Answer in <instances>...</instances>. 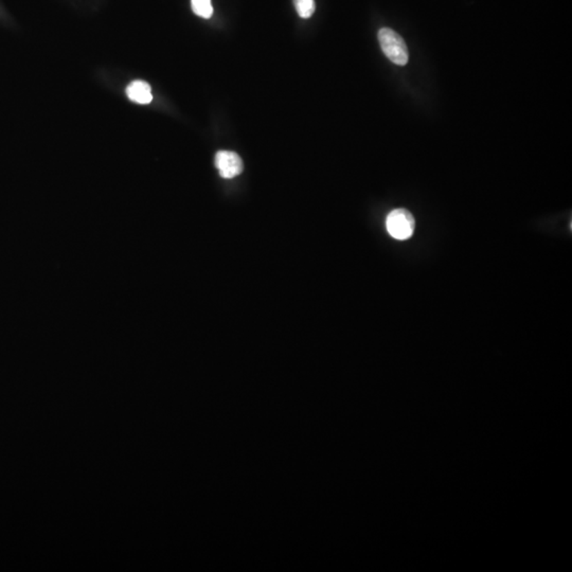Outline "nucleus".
I'll use <instances>...</instances> for the list:
<instances>
[{"instance_id":"obj_1","label":"nucleus","mask_w":572,"mask_h":572,"mask_svg":"<svg viewBox=\"0 0 572 572\" xmlns=\"http://www.w3.org/2000/svg\"><path fill=\"white\" fill-rule=\"evenodd\" d=\"M378 41H380L382 50L385 55L400 66H405L409 61V52L405 41L400 34L394 32L390 28H382L378 32Z\"/></svg>"},{"instance_id":"obj_2","label":"nucleus","mask_w":572,"mask_h":572,"mask_svg":"<svg viewBox=\"0 0 572 572\" xmlns=\"http://www.w3.org/2000/svg\"><path fill=\"white\" fill-rule=\"evenodd\" d=\"M386 225L390 236L400 241L411 238L416 229L413 216L409 211L403 208L391 211L388 216Z\"/></svg>"},{"instance_id":"obj_3","label":"nucleus","mask_w":572,"mask_h":572,"mask_svg":"<svg viewBox=\"0 0 572 572\" xmlns=\"http://www.w3.org/2000/svg\"><path fill=\"white\" fill-rule=\"evenodd\" d=\"M216 167L223 178H234L242 173L243 161L234 152L220 151L216 155Z\"/></svg>"},{"instance_id":"obj_4","label":"nucleus","mask_w":572,"mask_h":572,"mask_svg":"<svg viewBox=\"0 0 572 572\" xmlns=\"http://www.w3.org/2000/svg\"><path fill=\"white\" fill-rule=\"evenodd\" d=\"M126 94L132 101L137 104L151 103L153 100L151 86L145 81H134L126 88Z\"/></svg>"},{"instance_id":"obj_5","label":"nucleus","mask_w":572,"mask_h":572,"mask_svg":"<svg viewBox=\"0 0 572 572\" xmlns=\"http://www.w3.org/2000/svg\"><path fill=\"white\" fill-rule=\"evenodd\" d=\"M191 6L197 17L206 19L212 17L213 7L211 0H191Z\"/></svg>"},{"instance_id":"obj_6","label":"nucleus","mask_w":572,"mask_h":572,"mask_svg":"<svg viewBox=\"0 0 572 572\" xmlns=\"http://www.w3.org/2000/svg\"><path fill=\"white\" fill-rule=\"evenodd\" d=\"M294 3L299 17L303 19H309L316 8L314 0H294Z\"/></svg>"}]
</instances>
